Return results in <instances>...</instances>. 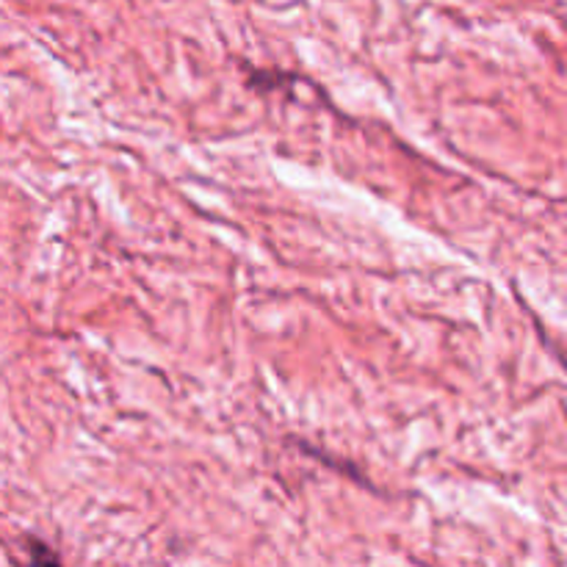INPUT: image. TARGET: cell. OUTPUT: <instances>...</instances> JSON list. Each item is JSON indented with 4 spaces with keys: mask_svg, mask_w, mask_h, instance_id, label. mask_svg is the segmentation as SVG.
<instances>
[{
    "mask_svg": "<svg viewBox=\"0 0 567 567\" xmlns=\"http://www.w3.org/2000/svg\"><path fill=\"white\" fill-rule=\"evenodd\" d=\"M28 563L31 567H64L61 565V557L39 537H28Z\"/></svg>",
    "mask_w": 567,
    "mask_h": 567,
    "instance_id": "obj_1",
    "label": "cell"
}]
</instances>
